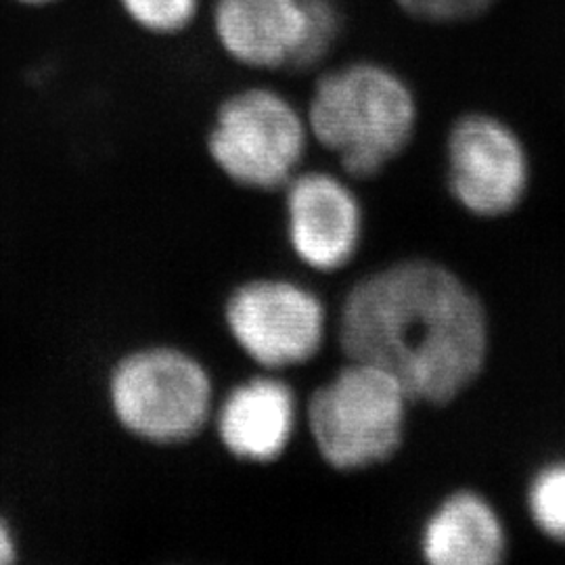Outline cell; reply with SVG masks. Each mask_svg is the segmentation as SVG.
Listing matches in <instances>:
<instances>
[{
	"mask_svg": "<svg viewBox=\"0 0 565 565\" xmlns=\"http://www.w3.org/2000/svg\"><path fill=\"white\" fill-rule=\"evenodd\" d=\"M308 141L306 114L279 90L254 86L221 105L207 151L231 181L277 191L300 172Z\"/></svg>",
	"mask_w": 565,
	"mask_h": 565,
	"instance_id": "obj_4",
	"label": "cell"
},
{
	"mask_svg": "<svg viewBox=\"0 0 565 565\" xmlns=\"http://www.w3.org/2000/svg\"><path fill=\"white\" fill-rule=\"evenodd\" d=\"M507 530L499 511L473 490H457L422 527L419 548L431 565H497L505 559Z\"/></svg>",
	"mask_w": 565,
	"mask_h": 565,
	"instance_id": "obj_11",
	"label": "cell"
},
{
	"mask_svg": "<svg viewBox=\"0 0 565 565\" xmlns=\"http://www.w3.org/2000/svg\"><path fill=\"white\" fill-rule=\"evenodd\" d=\"M25 4H46V2H53V0H21Z\"/></svg>",
	"mask_w": 565,
	"mask_h": 565,
	"instance_id": "obj_16",
	"label": "cell"
},
{
	"mask_svg": "<svg viewBox=\"0 0 565 565\" xmlns=\"http://www.w3.org/2000/svg\"><path fill=\"white\" fill-rule=\"evenodd\" d=\"M287 239L300 263L335 273L354 260L363 239V205L348 182L324 172H298L285 186Z\"/></svg>",
	"mask_w": 565,
	"mask_h": 565,
	"instance_id": "obj_9",
	"label": "cell"
},
{
	"mask_svg": "<svg viewBox=\"0 0 565 565\" xmlns=\"http://www.w3.org/2000/svg\"><path fill=\"white\" fill-rule=\"evenodd\" d=\"M298 401L277 375H260L237 385L218 413L224 448L249 463H273L296 434Z\"/></svg>",
	"mask_w": 565,
	"mask_h": 565,
	"instance_id": "obj_10",
	"label": "cell"
},
{
	"mask_svg": "<svg viewBox=\"0 0 565 565\" xmlns=\"http://www.w3.org/2000/svg\"><path fill=\"white\" fill-rule=\"evenodd\" d=\"M406 15L425 23H463L484 15L494 0H396Z\"/></svg>",
	"mask_w": 565,
	"mask_h": 565,
	"instance_id": "obj_14",
	"label": "cell"
},
{
	"mask_svg": "<svg viewBox=\"0 0 565 565\" xmlns=\"http://www.w3.org/2000/svg\"><path fill=\"white\" fill-rule=\"evenodd\" d=\"M310 139L354 181L380 177L411 145L419 105L398 72L377 61H352L317 81L306 105Z\"/></svg>",
	"mask_w": 565,
	"mask_h": 565,
	"instance_id": "obj_2",
	"label": "cell"
},
{
	"mask_svg": "<svg viewBox=\"0 0 565 565\" xmlns=\"http://www.w3.org/2000/svg\"><path fill=\"white\" fill-rule=\"evenodd\" d=\"M121 7L142 30L177 34L195 20L200 0H121Z\"/></svg>",
	"mask_w": 565,
	"mask_h": 565,
	"instance_id": "obj_13",
	"label": "cell"
},
{
	"mask_svg": "<svg viewBox=\"0 0 565 565\" xmlns=\"http://www.w3.org/2000/svg\"><path fill=\"white\" fill-rule=\"evenodd\" d=\"M527 513L551 541L565 543V463L546 465L532 478Z\"/></svg>",
	"mask_w": 565,
	"mask_h": 565,
	"instance_id": "obj_12",
	"label": "cell"
},
{
	"mask_svg": "<svg viewBox=\"0 0 565 565\" xmlns=\"http://www.w3.org/2000/svg\"><path fill=\"white\" fill-rule=\"evenodd\" d=\"M214 34L224 53L252 70H310L342 32L335 0H216Z\"/></svg>",
	"mask_w": 565,
	"mask_h": 565,
	"instance_id": "obj_5",
	"label": "cell"
},
{
	"mask_svg": "<svg viewBox=\"0 0 565 565\" xmlns=\"http://www.w3.org/2000/svg\"><path fill=\"white\" fill-rule=\"evenodd\" d=\"M448 189L465 212L501 218L524 202L530 158L522 137L503 118L469 111L457 118L446 139Z\"/></svg>",
	"mask_w": 565,
	"mask_h": 565,
	"instance_id": "obj_8",
	"label": "cell"
},
{
	"mask_svg": "<svg viewBox=\"0 0 565 565\" xmlns=\"http://www.w3.org/2000/svg\"><path fill=\"white\" fill-rule=\"evenodd\" d=\"M13 559H15V545L7 525L0 520V565L11 564Z\"/></svg>",
	"mask_w": 565,
	"mask_h": 565,
	"instance_id": "obj_15",
	"label": "cell"
},
{
	"mask_svg": "<svg viewBox=\"0 0 565 565\" xmlns=\"http://www.w3.org/2000/svg\"><path fill=\"white\" fill-rule=\"evenodd\" d=\"M403 384L384 369L348 361L306 404V425L317 452L338 471L387 463L406 434L408 406Z\"/></svg>",
	"mask_w": 565,
	"mask_h": 565,
	"instance_id": "obj_3",
	"label": "cell"
},
{
	"mask_svg": "<svg viewBox=\"0 0 565 565\" xmlns=\"http://www.w3.org/2000/svg\"><path fill=\"white\" fill-rule=\"evenodd\" d=\"M338 342L348 361L394 375L413 403L446 406L482 375L490 324L480 296L455 270L408 258L345 294Z\"/></svg>",
	"mask_w": 565,
	"mask_h": 565,
	"instance_id": "obj_1",
	"label": "cell"
},
{
	"mask_svg": "<svg viewBox=\"0 0 565 565\" xmlns=\"http://www.w3.org/2000/svg\"><path fill=\"white\" fill-rule=\"evenodd\" d=\"M233 340L264 371L310 363L327 338L323 300L289 279H252L239 285L224 308Z\"/></svg>",
	"mask_w": 565,
	"mask_h": 565,
	"instance_id": "obj_7",
	"label": "cell"
},
{
	"mask_svg": "<svg viewBox=\"0 0 565 565\" xmlns=\"http://www.w3.org/2000/svg\"><path fill=\"white\" fill-rule=\"evenodd\" d=\"M111 401L132 434L162 445L184 443L210 417L212 382L203 364L181 350H145L116 369Z\"/></svg>",
	"mask_w": 565,
	"mask_h": 565,
	"instance_id": "obj_6",
	"label": "cell"
}]
</instances>
